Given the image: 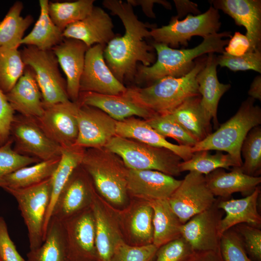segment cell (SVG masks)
I'll return each mask as SVG.
<instances>
[{
    "label": "cell",
    "instance_id": "83f0119b",
    "mask_svg": "<svg viewBox=\"0 0 261 261\" xmlns=\"http://www.w3.org/2000/svg\"><path fill=\"white\" fill-rule=\"evenodd\" d=\"M27 257L26 261H69L63 222L51 218L43 243L30 250Z\"/></svg>",
    "mask_w": 261,
    "mask_h": 261
},
{
    "label": "cell",
    "instance_id": "d4e9b609",
    "mask_svg": "<svg viewBox=\"0 0 261 261\" xmlns=\"http://www.w3.org/2000/svg\"><path fill=\"white\" fill-rule=\"evenodd\" d=\"M116 134L153 146L169 149L180 157L182 161L189 159L193 154L191 147L169 142L153 129L145 120L134 116L116 121Z\"/></svg>",
    "mask_w": 261,
    "mask_h": 261
},
{
    "label": "cell",
    "instance_id": "5b68a950",
    "mask_svg": "<svg viewBox=\"0 0 261 261\" xmlns=\"http://www.w3.org/2000/svg\"><path fill=\"white\" fill-rule=\"evenodd\" d=\"M254 101L250 97L244 101L234 116L215 132L197 142L191 147V152L211 150L225 151L241 167L243 163L241 155L243 142L248 132L261 123V109L254 104Z\"/></svg>",
    "mask_w": 261,
    "mask_h": 261
},
{
    "label": "cell",
    "instance_id": "60d3db41",
    "mask_svg": "<svg viewBox=\"0 0 261 261\" xmlns=\"http://www.w3.org/2000/svg\"><path fill=\"white\" fill-rule=\"evenodd\" d=\"M153 210L147 202L139 206L132 213L130 230L139 246L152 244Z\"/></svg>",
    "mask_w": 261,
    "mask_h": 261
},
{
    "label": "cell",
    "instance_id": "44dd1931",
    "mask_svg": "<svg viewBox=\"0 0 261 261\" xmlns=\"http://www.w3.org/2000/svg\"><path fill=\"white\" fill-rule=\"evenodd\" d=\"M88 48L81 41L64 38L51 49L66 75L67 95L72 102H77L78 100L80 80L84 69L86 53Z\"/></svg>",
    "mask_w": 261,
    "mask_h": 261
},
{
    "label": "cell",
    "instance_id": "d6a6232c",
    "mask_svg": "<svg viewBox=\"0 0 261 261\" xmlns=\"http://www.w3.org/2000/svg\"><path fill=\"white\" fill-rule=\"evenodd\" d=\"M201 95L186 100L170 114L197 142L210 133L211 124L201 107Z\"/></svg>",
    "mask_w": 261,
    "mask_h": 261
},
{
    "label": "cell",
    "instance_id": "74e56055",
    "mask_svg": "<svg viewBox=\"0 0 261 261\" xmlns=\"http://www.w3.org/2000/svg\"><path fill=\"white\" fill-rule=\"evenodd\" d=\"M25 66L18 48L0 47V88L5 94L21 77Z\"/></svg>",
    "mask_w": 261,
    "mask_h": 261
},
{
    "label": "cell",
    "instance_id": "b9f144b4",
    "mask_svg": "<svg viewBox=\"0 0 261 261\" xmlns=\"http://www.w3.org/2000/svg\"><path fill=\"white\" fill-rule=\"evenodd\" d=\"M40 161L35 158L21 155L13 149V141L9 139L0 146V184L7 174L25 166Z\"/></svg>",
    "mask_w": 261,
    "mask_h": 261
},
{
    "label": "cell",
    "instance_id": "603a6c76",
    "mask_svg": "<svg viewBox=\"0 0 261 261\" xmlns=\"http://www.w3.org/2000/svg\"><path fill=\"white\" fill-rule=\"evenodd\" d=\"M261 194L259 186L250 194L234 199L218 198V207L225 212L226 216L220 222V236L236 225L245 223L258 228L261 227V216L258 211V201Z\"/></svg>",
    "mask_w": 261,
    "mask_h": 261
},
{
    "label": "cell",
    "instance_id": "c3c4849f",
    "mask_svg": "<svg viewBox=\"0 0 261 261\" xmlns=\"http://www.w3.org/2000/svg\"><path fill=\"white\" fill-rule=\"evenodd\" d=\"M0 258L1 261H26L18 253L9 235L4 219L0 217Z\"/></svg>",
    "mask_w": 261,
    "mask_h": 261
},
{
    "label": "cell",
    "instance_id": "7a4b0ae2",
    "mask_svg": "<svg viewBox=\"0 0 261 261\" xmlns=\"http://www.w3.org/2000/svg\"><path fill=\"white\" fill-rule=\"evenodd\" d=\"M231 32L216 33L203 38L197 46L190 49H176L168 45L154 42L157 58L149 66L138 64L134 79L137 84L153 83L167 76L180 77L190 72L195 66L197 58L215 52L222 54L227 45Z\"/></svg>",
    "mask_w": 261,
    "mask_h": 261
},
{
    "label": "cell",
    "instance_id": "e575fe53",
    "mask_svg": "<svg viewBox=\"0 0 261 261\" xmlns=\"http://www.w3.org/2000/svg\"><path fill=\"white\" fill-rule=\"evenodd\" d=\"M23 9L21 1L15 2L0 22V47L18 48L26 30L34 21L33 16L21 15Z\"/></svg>",
    "mask_w": 261,
    "mask_h": 261
},
{
    "label": "cell",
    "instance_id": "836d02e7",
    "mask_svg": "<svg viewBox=\"0 0 261 261\" xmlns=\"http://www.w3.org/2000/svg\"><path fill=\"white\" fill-rule=\"evenodd\" d=\"M59 158L37 163L21 168L5 176L1 181L0 188H26L38 184L53 175L59 162Z\"/></svg>",
    "mask_w": 261,
    "mask_h": 261
},
{
    "label": "cell",
    "instance_id": "ac0fdd59",
    "mask_svg": "<svg viewBox=\"0 0 261 261\" xmlns=\"http://www.w3.org/2000/svg\"><path fill=\"white\" fill-rule=\"evenodd\" d=\"M128 193L146 202L168 200L182 180L155 170L128 169Z\"/></svg>",
    "mask_w": 261,
    "mask_h": 261
},
{
    "label": "cell",
    "instance_id": "d6986e66",
    "mask_svg": "<svg viewBox=\"0 0 261 261\" xmlns=\"http://www.w3.org/2000/svg\"><path fill=\"white\" fill-rule=\"evenodd\" d=\"M109 15L102 8L94 6L84 19L68 25L63 30L64 38L83 42L88 48L95 44L105 46L116 36Z\"/></svg>",
    "mask_w": 261,
    "mask_h": 261
},
{
    "label": "cell",
    "instance_id": "8d00e7d4",
    "mask_svg": "<svg viewBox=\"0 0 261 261\" xmlns=\"http://www.w3.org/2000/svg\"><path fill=\"white\" fill-rule=\"evenodd\" d=\"M94 0L49 2L48 11L54 23L62 31L69 25L82 20L92 11Z\"/></svg>",
    "mask_w": 261,
    "mask_h": 261
},
{
    "label": "cell",
    "instance_id": "681fc988",
    "mask_svg": "<svg viewBox=\"0 0 261 261\" xmlns=\"http://www.w3.org/2000/svg\"><path fill=\"white\" fill-rule=\"evenodd\" d=\"M15 115L5 94L0 88V146L10 138V129Z\"/></svg>",
    "mask_w": 261,
    "mask_h": 261
},
{
    "label": "cell",
    "instance_id": "11a10c76",
    "mask_svg": "<svg viewBox=\"0 0 261 261\" xmlns=\"http://www.w3.org/2000/svg\"><path fill=\"white\" fill-rule=\"evenodd\" d=\"M248 94L254 100H261V76H257L252 81Z\"/></svg>",
    "mask_w": 261,
    "mask_h": 261
},
{
    "label": "cell",
    "instance_id": "4dcf8cb0",
    "mask_svg": "<svg viewBox=\"0 0 261 261\" xmlns=\"http://www.w3.org/2000/svg\"><path fill=\"white\" fill-rule=\"evenodd\" d=\"M40 13L31 31L24 36L21 45L32 46L41 50H50L64 39L63 31L52 21L48 11V0L39 1Z\"/></svg>",
    "mask_w": 261,
    "mask_h": 261
},
{
    "label": "cell",
    "instance_id": "e0dca14e",
    "mask_svg": "<svg viewBox=\"0 0 261 261\" xmlns=\"http://www.w3.org/2000/svg\"><path fill=\"white\" fill-rule=\"evenodd\" d=\"M217 200L211 207L194 216L182 225V237L193 251H220L218 229L224 211L218 207Z\"/></svg>",
    "mask_w": 261,
    "mask_h": 261
},
{
    "label": "cell",
    "instance_id": "bcb514c9",
    "mask_svg": "<svg viewBox=\"0 0 261 261\" xmlns=\"http://www.w3.org/2000/svg\"><path fill=\"white\" fill-rule=\"evenodd\" d=\"M193 252L190 245L181 236L158 248L154 261H186Z\"/></svg>",
    "mask_w": 261,
    "mask_h": 261
},
{
    "label": "cell",
    "instance_id": "2e32d148",
    "mask_svg": "<svg viewBox=\"0 0 261 261\" xmlns=\"http://www.w3.org/2000/svg\"><path fill=\"white\" fill-rule=\"evenodd\" d=\"M78 104V133L74 145L86 149L105 147L116 135V121L97 108Z\"/></svg>",
    "mask_w": 261,
    "mask_h": 261
},
{
    "label": "cell",
    "instance_id": "7402d4cb",
    "mask_svg": "<svg viewBox=\"0 0 261 261\" xmlns=\"http://www.w3.org/2000/svg\"><path fill=\"white\" fill-rule=\"evenodd\" d=\"M217 66V57L214 53H209L204 66L196 76L201 107L207 119L209 121L213 120L216 127L218 125L217 110L219 101L231 87L230 84L219 82Z\"/></svg>",
    "mask_w": 261,
    "mask_h": 261
},
{
    "label": "cell",
    "instance_id": "f546056e",
    "mask_svg": "<svg viewBox=\"0 0 261 261\" xmlns=\"http://www.w3.org/2000/svg\"><path fill=\"white\" fill-rule=\"evenodd\" d=\"M147 202L153 210L152 244L159 248L181 237L183 224L172 209L168 200Z\"/></svg>",
    "mask_w": 261,
    "mask_h": 261
},
{
    "label": "cell",
    "instance_id": "277c9868",
    "mask_svg": "<svg viewBox=\"0 0 261 261\" xmlns=\"http://www.w3.org/2000/svg\"><path fill=\"white\" fill-rule=\"evenodd\" d=\"M81 165L105 199L116 205L126 202L128 168L119 156L105 147L86 148Z\"/></svg>",
    "mask_w": 261,
    "mask_h": 261
},
{
    "label": "cell",
    "instance_id": "816d5d0a",
    "mask_svg": "<svg viewBox=\"0 0 261 261\" xmlns=\"http://www.w3.org/2000/svg\"><path fill=\"white\" fill-rule=\"evenodd\" d=\"M127 2L132 6H141L145 14L148 17L152 18L156 17L153 11V7L155 3L162 4L168 9H171L172 8L171 4L169 2L162 0H127Z\"/></svg>",
    "mask_w": 261,
    "mask_h": 261
},
{
    "label": "cell",
    "instance_id": "9a60e30c",
    "mask_svg": "<svg viewBox=\"0 0 261 261\" xmlns=\"http://www.w3.org/2000/svg\"><path fill=\"white\" fill-rule=\"evenodd\" d=\"M105 47L97 44L87 51L79 83L80 92L121 95L126 91L127 87L116 78L105 62Z\"/></svg>",
    "mask_w": 261,
    "mask_h": 261
},
{
    "label": "cell",
    "instance_id": "f907efd6",
    "mask_svg": "<svg viewBox=\"0 0 261 261\" xmlns=\"http://www.w3.org/2000/svg\"><path fill=\"white\" fill-rule=\"evenodd\" d=\"M249 46V42L246 35L235 32L225 47L224 52L231 56H240L248 51Z\"/></svg>",
    "mask_w": 261,
    "mask_h": 261
},
{
    "label": "cell",
    "instance_id": "52a82bcc",
    "mask_svg": "<svg viewBox=\"0 0 261 261\" xmlns=\"http://www.w3.org/2000/svg\"><path fill=\"white\" fill-rule=\"evenodd\" d=\"M51 189V177L26 188H3L18 203L27 228L30 250L39 247L44 242V227Z\"/></svg>",
    "mask_w": 261,
    "mask_h": 261
},
{
    "label": "cell",
    "instance_id": "9c48e42d",
    "mask_svg": "<svg viewBox=\"0 0 261 261\" xmlns=\"http://www.w3.org/2000/svg\"><path fill=\"white\" fill-rule=\"evenodd\" d=\"M219 19L218 10L211 5L205 13L196 15L189 14L182 20L173 17L168 25L152 28L151 37L154 42L172 48L180 45L187 46L188 41L194 36L204 38L218 33L221 26Z\"/></svg>",
    "mask_w": 261,
    "mask_h": 261
},
{
    "label": "cell",
    "instance_id": "4fadbf2b",
    "mask_svg": "<svg viewBox=\"0 0 261 261\" xmlns=\"http://www.w3.org/2000/svg\"><path fill=\"white\" fill-rule=\"evenodd\" d=\"M95 195L89 175L80 165L73 172L61 191L51 217L63 222L90 207Z\"/></svg>",
    "mask_w": 261,
    "mask_h": 261
},
{
    "label": "cell",
    "instance_id": "ffe728a7",
    "mask_svg": "<svg viewBox=\"0 0 261 261\" xmlns=\"http://www.w3.org/2000/svg\"><path fill=\"white\" fill-rule=\"evenodd\" d=\"M213 7L232 18L235 24L244 27L250 46L247 52L261 50V0H212Z\"/></svg>",
    "mask_w": 261,
    "mask_h": 261
},
{
    "label": "cell",
    "instance_id": "8fae6325",
    "mask_svg": "<svg viewBox=\"0 0 261 261\" xmlns=\"http://www.w3.org/2000/svg\"><path fill=\"white\" fill-rule=\"evenodd\" d=\"M217 199L208 187L204 175L189 172L168 201L174 212L184 224L213 206Z\"/></svg>",
    "mask_w": 261,
    "mask_h": 261
},
{
    "label": "cell",
    "instance_id": "6da1fadb",
    "mask_svg": "<svg viewBox=\"0 0 261 261\" xmlns=\"http://www.w3.org/2000/svg\"><path fill=\"white\" fill-rule=\"evenodd\" d=\"M103 6L121 20L125 29L122 36H115L107 44L103 52L106 64L116 78L123 83L134 79L138 62L149 66L156 61L152 45L144 40L150 38V26L138 19L132 6L120 0H104Z\"/></svg>",
    "mask_w": 261,
    "mask_h": 261
},
{
    "label": "cell",
    "instance_id": "1f68e13d",
    "mask_svg": "<svg viewBox=\"0 0 261 261\" xmlns=\"http://www.w3.org/2000/svg\"><path fill=\"white\" fill-rule=\"evenodd\" d=\"M95 223V247L100 261H112L116 248L122 240L95 195L91 204Z\"/></svg>",
    "mask_w": 261,
    "mask_h": 261
},
{
    "label": "cell",
    "instance_id": "3957f363",
    "mask_svg": "<svg viewBox=\"0 0 261 261\" xmlns=\"http://www.w3.org/2000/svg\"><path fill=\"white\" fill-rule=\"evenodd\" d=\"M206 58L199 57L192 70L184 76L165 77L145 87H127L123 94L153 116L171 114L186 100L200 96L196 76Z\"/></svg>",
    "mask_w": 261,
    "mask_h": 261
},
{
    "label": "cell",
    "instance_id": "d590c367",
    "mask_svg": "<svg viewBox=\"0 0 261 261\" xmlns=\"http://www.w3.org/2000/svg\"><path fill=\"white\" fill-rule=\"evenodd\" d=\"M235 167H240L229 154L217 151L212 154L209 150H201L193 153L191 158L182 161L179 164L180 172H195L204 175L218 169L231 170Z\"/></svg>",
    "mask_w": 261,
    "mask_h": 261
},
{
    "label": "cell",
    "instance_id": "f6af8a7d",
    "mask_svg": "<svg viewBox=\"0 0 261 261\" xmlns=\"http://www.w3.org/2000/svg\"><path fill=\"white\" fill-rule=\"evenodd\" d=\"M158 249L153 244L132 246L122 240L116 248L112 261H152Z\"/></svg>",
    "mask_w": 261,
    "mask_h": 261
},
{
    "label": "cell",
    "instance_id": "5bb4252c",
    "mask_svg": "<svg viewBox=\"0 0 261 261\" xmlns=\"http://www.w3.org/2000/svg\"><path fill=\"white\" fill-rule=\"evenodd\" d=\"M62 222L69 261H100L95 247V223L91 207Z\"/></svg>",
    "mask_w": 261,
    "mask_h": 261
},
{
    "label": "cell",
    "instance_id": "7bdbcfd3",
    "mask_svg": "<svg viewBox=\"0 0 261 261\" xmlns=\"http://www.w3.org/2000/svg\"><path fill=\"white\" fill-rule=\"evenodd\" d=\"M219 248L223 261H253L248 257L240 236L233 227L221 235Z\"/></svg>",
    "mask_w": 261,
    "mask_h": 261
},
{
    "label": "cell",
    "instance_id": "f5cc1de1",
    "mask_svg": "<svg viewBox=\"0 0 261 261\" xmlns=\"http://www.w3.org/2000/svg\"><path fill=\"white\" fill-rule=\"evenodd\" d=\"M186 261H223L220 251H193Z\"/></svg>",
    "mask_w": 261,
    "mask_h": 261
},
{
    "label": "cell",
    "instance_id": "ba28073f",
    "mask_svg": "<svg viewBox=\"0 0 261 261\" xmlns=\"http://www.w3.org/2000/svg\"><path fill=\"white\" fill-rule=\"evenodd\" d=\"M20 51L25 66L34 71L44 105L70 101L66 89V81L58 68L57 58L53 51L41 50L26 46Z\"/></svg>",
    "mask_w": 261,
    "mask_h": 261
},
{
    "label": "cell",
    "instance_id": "484cf974",
    "mask_svg": "<svg viewBox=\"0 0 261 261\" xmlns=\"http://www.w3.org/2000/svg\"><path fill=\"white\" fill-rule=\"evenodd\" d=\"M97 108L118 121L132 116L146 120L153 115L124 94L108 95L91 92H80L77 102Z\"/></svg>",
    "mask_w": 261,
    "mask_h": 261
},
{
    "label": "cell",
    "instance_id": "8992f818",
    "mask_svg": "<svg viewBox=\"0 0 261 261\" xmlns=\"http://www.w3.org/2000/svg\"><path fill=\"white\" fill-rule=\"evenodd\" d=\"M105 147L119 156L128 169L155 170L179 176L182 159L171 150L116 135Z\"/></svg>",
    "mask_w": 261,
    "mask_h": 261
},
{
    "label": "cell",
    "instance_id": "9f6ffc18",
    "mask_svg": "<svg viewBox=\"0 0 261 261\" xmlns=\"http://www.w3.org/2000/svg\"><path fill=\"white\" fill-rule=\"evenodd\" d=\"M0 261H1V259H0Z\"/></svg>",
    "mask_w": 261,
    "mask_h": 261
},
{
    "label": "cell",
    "instance_id": "db71d44e",
    "mask_svg": "<svg viewBox=\"0 0 261 261\" xmlns=\"http://www.w3.org/2000/svg\"><path fill=\"white\" fill-rule=\"evenodd\" d=\"M177 11V15L175 16L178 19L182 17L188 13L198 14L200 11L198 9L197 4L188 0H174Z\"/></svg>",
    "mask_w": 261,
    "mask_h": 261
},
{
    "label": "cell",
    "instance_id": "f1b7e54d",
    "mask_svg": "<svg viewBox=\"0 0 261 261\" xmlns=\"http://www.w3.org/2000/svg\"><path fill=\"white\" fill-rule=\"evenodd\" d=\"M85 149L75 145L62 148L59 162L51 177V195L44 224V238L57 200L73 172L81 165Z\"/></svg>",
    "mask_w": 261,
    "mask_h": 261
},
{
    "label": "cell",
    "instance_id": "ab89813d",
    "mask_svg": "<svg viewBox=\"0 0 261 261\" xmlns=\"http://www.w3.org/2000/svg\"><path fill=\"white\" fill-rule=\"evenodd\" d=\"M159 134L176 140L181 145L193 146L197 142L171 115H155L145 120Z\"/></svg>",
    "mask_w": 261,
    "mask_h": 261
},
{
    "label": "cell",
    "instance_id": "7dc6e473",
    "mask_svg": "<svg viewBox=\"0 0 261 261\" xmlns=\"http://www.w3.org/2000/svg\"><path fill=\"white\" fill-rule=\"evenodd\" d=\"M240 236L246 251L253 261H261V230L242 223L233 227Z\"/></svg>",
    "mask_w": 261,
    "mask_h": 261
},
{
    "label": "cell",
    "instance_id": "7c38bea8",
    "mask_svg": "<svg viewBox=\"0 0 261 261\" xmlns=\"http://www.w3.org/2000/svg\"><path fill=\"white\" fill-rule=\"evenodd\" d=\"M43 105L42 116L34 118L41 129L62 148L74 145L78 133V103L70 101Z\"/></svg>",
    "mask_w": 261,
    "mask_h": 261
},
{
    "label": "cell",
    "instance_id": "f35d334b",
    "mask_svg": "<svg viewBox=\"0 0 261 261\" xmlns=\"http://www.w3.org/2000/svg\"><path fill=\"white\" fill-rule=\"evenodd\" d=\"M244 162L240 167L245 174L259 176L261 173V128H252L247 133L241 148Z\"/></svg>",
    "mask_w": 261,
    "mask_h": 261
},
{
    "label": "cell",
    "instance_id": "30bf717a",
    "mask_svg": "<svg viewBox=\"0 0 261 261\" xmlns=\"http://www.w3.org/2000/svg\"><path fill=\"white\" fill-rule=\"evenodd\" d=\"M13 149L24 156L45 161L61 157L62 147L51 140L34 118L15 115L10 129Z\"/></svg>",
    "mask_w": 261,
    "mask_h": 261
},
{
    "label": "cell",
    "instance_id": "ee69618b",
    "mask_svg": "<svg viewBox=\"0 0 261 261\" xmlns=\"http://www.w3.org/2000/svg\"><path fill=\"white\" fill-rule=\"evenodd\" d=\"M218 65L233 72L252 70L261 73V51L247 52L240 56H231L225 52L217 57Z\"/></svg>",
    "mask_w": 261,
    "mask_h": 261
},
{
    "label": "cell",
    "instance_id": "4316f807",
    "mask_svg": "<svg viewBox=\"0 0 261 261\" xmlns=\"http://www.w3.org/2000/svg\"><path fill=\"white\" fill-rule=\"evenodd\" d=\"M209 189L214 195L222 199H229L231 195L240 192L247 196L252 193L261 183V176H253L244 174L240 167L226 172L218 169L205 175Z\"/></svg>",
    "mask_w": 261,
    "mask_h": 261
},
{
    "label": "cell",
    "instance_id": "cb8c5ba5",
    "mask_svg": "<svg viewBox=\"0 0 261 261\" xmlns=\"http://www.w3.org/2000/svg\"><path fill=\"white\" fill-rule=\"evenodd\" d=\"M5 95L12 108L18 114L37 118L43 113L42 93L35 73L29 66H25L21 77Z\"/></svg>",
    "mask_w": 261,
    "mask_h": 261
}]
</instances>
